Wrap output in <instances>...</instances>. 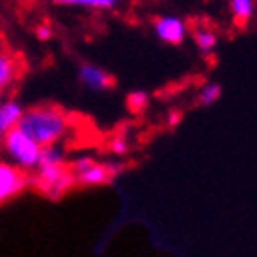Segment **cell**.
I'll return each instance as SVG.
<instances>
[{"mask_svg":"<svg viewBox=\"0 0 257 257\" xmlns=\"http://www.w3.org/2000/svg\"><path fill=\"white\" fill-rule=\"evenodd\" d=\"M75 185V177L67 164L62 166H38L34 174L28 175V187H34L47 198H62Z\"/></svg>","mask_w":257,"mask_h":257,"instance_id":"3","label":"cell"},{"mask_svg":"<svg viewBox=\"0 0 257 257\" xmlns=\"http://www.w3.org/2000/svg\"><path fill=\"white\" fill-rule=\"evenodd\" d=\"M17 128L39 148H49L60 146V142L69 135L71 119L54 104H38L23 112Z\"/></svg>","mask_w":257,"mask_h":257,"instance_id":"1","label":"cell"},{"mask_svg":"<svg viewBox=\"0 0 257 257\" xmlns=\"http://www.w3.org/2000/svg\"><path fill=\"white\" fill-rule=\"evenodd\" d=\"M2 101H4V93H0V104H2Z\"/></svg>","mask_w":257,"mask_h":257,"instance_id":"19","label":"cell"},{"mask_svg":"<svg viewBox=\"0 0 257 257\" xmlns=\"http://www.w3.org/2000/svg\"><path fill=\"white\" fill-rule=\"evenodd\" d=\"M62 164H65V153L60 146L41 148L39 166H62Z\"/></svg>","mask_w":257,"mask_h":257,"instance_id":"13","label":"cell"},{"mask_svg":"<svg viewBox=\"0 0 257 257\" xmlns=\"http://www.w3.org/2000/svg\"><path fill=\"white\" fill-rule=\"evenodd\" d=\"M2 148L10 159V164L19 168L21 172L30 175V172L38 170L41 148L38 144H34L26 135H23L19 128H13L2 138Z\"/></svg>","mask_w":257,"mask_h":257,"instance_id":"2","label":"cell"},{"mask_svg":"<svg viewBox=\"0 0 257 257\" xmlns=\"http://www.w3.org/2000/svg\"><path fill=\"white\" fill-rule=\"evenodd\" d=\"M58 4L71 8H86V10H114L117 6L116 0H60Z\"/></svg>","mask_w":257,"mask_h":257,"instance_id":"12","label":"cell"},{"mask_svg":"<svg viewBox=\"0 0 257 257\" xmlns=\"http://www.w3.org/2000/svg\"><path fill=\"white\" fill-rule=\"evenodd\" d=\"M148 106H149V95L146 91L136 90V91H131L127 95V108L133 114H142Z\"/></svg>","mask_w":257,"mask_h":257,"instance_id":"15","label":"cell"},{"mask_svg":"<svg viewBox=\"0 0 257 257\" xmlns=\"http://www.w3.org/2000/svg\"><path fill=\"white\" fill-rule=\"evenodd\" d=\"M157 38L166 45H181L188 36L187 23L177 15H161L153 21Z\"/></svg>","mask_w":257,"mask_h":257,"instance_id":"5","label":"cell"},{"mask_svg":"<svg viewBox=\"0 0 257 257\" xmlns=\"http://www.w3.org/2000/svg\"><path fill=\"white\" fill-rule=\"evenodd\" d=\"M78 80L91 91H104L114 86V77L108 71L93 64H82L78 67Z\"/></svg>","mask_w":257,"mask_h":257,"instance_id":"7","label":"cell"},{"mask_svg":"<svg viewBox=\"0 0 257 257\" xmlns=\"http://www.w3.org/2000/svg\"><path fill=\"white\" fill-rule=\"evenodd\" d=\"M181 121V112L174 110V112H170V116H168V125L170 127H175V125H179Z\"/></svg>","mask_w":257,"mask_h":257,"instance_id":"18","label":"cell"},{"mask_svg":"<svg viewBox=\"0 0 257 257\" xmlns=\"http://www.w3.org/2000/svg\"><path fill=\"white\" fill-rule=\"evenodd\" d=\"M21 71H23V65H21L19 58L13 52L0 49V93L12 88L15 80L19 78Z\"/></svg>","mask_w":257,"mask_h":257,"instance_id":"8","label":"cell"},{"mask_svg":"<svg viewBox=\"0 0 257 257\" xmlns=\"http://www.w3.org/2000/svg\"><path fill=\"white\" fill-rule=\"evenodd\" d=\"M121 172V164L116 162H97L93 161L82 172L75 174V185H84V187H99L108 183L112 177H116Z\"/></svg>","mask_w":257,"mask_h":257,"instance_id":"6","label":"cell"},{"mask_svg":"<svg viewBox=\"0 0 257 257\" xmlns=\"http://www.w3.org/2000/svg\"><path fill=\"white\" fill-rule=\"evenodd\" d=\"M192 39L194 45L198 47V51L203 52V54L212 52L216 49V45H218V36L209 26H198L192 32Z\"/></svg>","mask_w":257,"mask_h":257,"instance_id":"10","label":"cell"},{"mask_svg":"<svg viewBox=\"0 0 257 257\" xmlns=\"http://www.w3.org/2000/svg\"><path fill=\"white\" fill-rule=\"evenodd\" d=\"M220 97H222V86L216 82H207L201 86V90L198 93V101L199 104H203V106H211L218 101Z\"/></svg>","mask_w":257,"mask_h":257,"instance_id":"14","label":"cell"},{"mask_svg":"<svg viewBox=\"0 0 257 257\" xmlns=\"http://www.w3.org/2000/svg\"><path fill=\"white\" fill-rule=\"evenodd\" d=\"M23 112H25V108H23V104L19 101H15V99L2 101V104H0V140L10 131L17 128L21 117H23Z\"/></svg>","mask_w":257,"mask_h":257,"instance_id":"9","label":"cell"},{"mask_svg":"<svg viewBox=\"0 0 257 257\" xmlns=\"http://www.w3.org/2000/svg\"><path fill=\"white\" fill-rule=\"evenodd\" d=\"M128 140L125 138L123 135H117L112 138V142H110V149H112V153L117 155V157H123V155L128 153Z\"/></svg>","mask_w":257,"mask_h":257,"instance_id":"16","label":"cell"},{"mask_svg":"<svg viewBox=\"0 0 257 257\" xmlns=\"http://www.w3.org/2000/svg\"><path fill=\"white\" fill-rule=\"evenodd\" d=\"M36 36H38L39 41H51L52 36H54V30L49 23H41V25L36 28Z\"/></svg>","mask_w":257,"mask_h":257,"instance_id":"17","label":"cell"},{"mask_svg":"<svg viewBox=\"0 0 257 257\" xmlns=\"http://www.w3.org/2000/svg\"><path fill=\"white\" fill-rule=\"evenodd\" d=\"M229 12L238 26L248 25L255 15V2L253 0H231Z\"/></svg>","mask_w":257,"mask_h":257,"instance_id":"11","label":"cell"},{"mask_svg":"<svg viewBox=\"0 0 257 257\" xmlns=\"http://www.w3.org/2000/svg\"><path fill=\"white\" fill-rule=\"evenodd\" d=\"M28 187V174L6 161H0V205L15 196H19Z\"/></svg>","mask_w":257,"mask_h":257,"instance_id":"4","label":"cell"}]
</instances>
